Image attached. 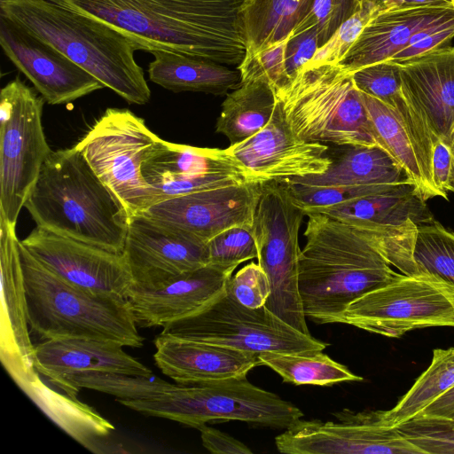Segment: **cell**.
Listing matches in <instances>:
<instances>
[{
    "mask_svg": "<svg viewBox=\"0 0 454 454\" xmlns=\"http://www.w3.org/2000/svg\"><path fill=\"white\" fill-rule=\"evenodd\" d=\"M401 184H368L353 186H301L283 184L288 190L294 202L304 215L318 213L325 208L342 204L359 198L387 192ZM412 184V183H411Z\"/></svg>",
    "mask_w": 454,
    "mask_h": 454,
    "instance_id": "37",
    "label": "cell"
},
{
    "mask_svg": "<svg viewBox=\"0 0 454 454\" xmlns=\"http://www.w3.org/2000/svg\"><path fill=\"white\" fill-rule=\"evenodd\" d=\"M384 411L334 413L338 422L300 419L275 438L286 454H421L395 427L383 422Z\"/></svg>",
    "mask_w": 454,
    "mask_h": 454,
    "instance_id": "13",
    "label": "cell"
},
{
    "mask_svg": "<svg viewBox=\"0 0 454 454\" xmlns=\"http://www.w3.org/2000/svg\"><path fill=\"white\" fill-rule=\"evenodd\" d=\"M124 34L137 51H164L239 67L247 54L246 0H50Z\"/></svg>",
    "mask_w": 454,
    "mask_h": 454,
    "instance_id": "1",
    "label": "cell"
},
{
    "mask_svg": "<svg viewBox=\"0 0 454 454\" xmlns=\"http://www.w3.org/2000/svg\"><path fill=\"white\" fill-rule=\"evenodd\" d=\"M413 258L419 272L438 275L454 286V231L436 220L418 226Z\"/></svg>",
    "mask_w": 454,
    "mask_h": 454,
    "instance_id": "36",
    "label": "cell"
},
{
    "mask_svg": "<svg viewBox=\"0 0 454 454\" xmlns=\"http://www.w3.org/2000/svg\"><path fill=\"white\" fill-rule=\"evenodd\" d=\"M380 10L377 0H359L355 12L336 29L324 45L317 50L311 59L303 67L338 64Z\"/></svg>",
    "mask_w": 454,
    "mask_h": 454,
    "instance_id": "38",
    "label": "cell"
},
{
    "mask_svg": "<svg viewBox=\"0 0 454 454\" xmlns=\"http://www.w3.org/2000/svg\"><path fill=\"white\" fill-rule=\"evenodd\" d=\"M276 96L302 140L382 148L352 74L338 65L301 67Z\"/></svg>",
    "mask_w": 454,
    "mask_h": 454,
    "instance_id": "6",
    "label": "cell"
},
{
    "mask_svg": "<svg viewBox=\"0 0 454 454\" xmlns=\"http://www.w3.org/2000/svg\"><path fill=\"white\" fill-rule=\"evenodd\" d=\"M142 175L158 194L157 203L204 190L259 182L227 148L197 147L161 138L144 160Z\"/></svg>",
    "mask_w": 454,
    "mask_h": 454,
    "instance_id": "14",
    "label": "cell"
},
{
    "mask_svg": "<svg viewBox=\"0 0 454 454\" xmlns=\"http://www.w3.org/2000/svg\"><path fill=\"white\" fill-rule=\"evenodd\" d=\"M226 95L215 123V131L224 135L230 145L254 136L271 119L277 96L268 80L240 81L239 85Z\"/></svg>",
    "mask_w": 454,
    "mask_h": 454,
    "instance_id": "30",
    "label": "cell"
},
{
    "mask_svg": "<svg viewBox=\"0 0 454 454\" xmlns=\"http://www.w3.org/2000/svg\"><path fill=\"white\" fill-rule=\"evenodd\" d=\"M0 45L6 58L50 105H65L105 88L51 45L0 17Z\"/></svg>",
    "mask_w": 454,
    "mask_h": 454,
    "instance_id": "19",
    "label": "cell"
},
{
    "mask_svg": "<svg viewBox=\"0 0 454 454\" xmlns=\"http://www.w3.org/2000/svg\"><path fill=\"white\" fill-rule=\"evenodd\" d=\"M155 364L177 384L247 376L261 365L258 355L203 341L160 333L154 340Z\"/></svg>",
    "mask_w": 454,
    "mask_h": 454,
    "instance_id": "23",
    "label": "cell"
},
{
    "mask_svg": "<svg viewBox=\"0 0 454 454\" xmlns=\"http://www.w3.org/2000/svg\"><path fill=\"white\" fill-rule=\"evenodd\" d=\"M207 264L236 270L258 256L252 226H234L214 236L207 243Z\"/></svg>",
    "mask_w": 454,
    "mask_h": 454,
    "instance_id": "40",
    "label": "cell"
},
{
    "mask_svg": "<svg viewBox=\"0 0 454 454\" xmlns=\"http://www.w3.org/2000/svg\"><path fill=\"white\" fill-rule=\"evenodd\" d=\"M227 149L261 183L321 174L332 163L327 145L302 140L294 133L278 98L268 124Z\"/></svg>",
    "mask_w": 454,
    "mask_h": 454,
    "instance_id": "18",
    "label": "cell"
},
{
    "mask_svg": "<svg viewBox=\"0 0 454 454\" xmlns=\"http://www.w3.org/2000/svg\"><path fill=\"white\" fill-rule=\"evenodd\" d=\"M261 186L252 229L258 264L270 285L265 306L294 329L310 334L299 291V231L305 215L283 184L269 181Z\"/></svg>",
    "mask_w": 454,
    "mask_h": 454,
    "instance_id": "9",
    "label": "cell"
},
{
    "mask_svg": "<svg viewBox=\"0 0 454 454\" xmlns=\"http://www.w3.org/2000/svg\"><path fill=\"white\" fill-rule=\"evenodd\" d=\"M454 387V348H435L430 365L390 410L384 411L383 422L397 427L420 413Z\"/></svg>",
    "mask_w": 454,
    "mask_h": 454,
    "instance_id": "34",
    "label": "cell"
},
{
    "mask_svg": "<svg viewBox=\"0 0 454 454\" xmlns=\"http://www.w3.org/2000/svg\"><path fill=\"white\" fill-rule=\"evenodd\" d=\"M454 38V12L417 31L391 59L403 63L429 51L449 46Z\"/></svg>",
    "mask_w": 454,
    "mask_h": 454,
    "instance_id": "43",
    "label": "cell"
},
{
    "mask_svg": "<svg viewBox=\"0 0 454 454\" xmlns=\"http://www.w3.org/2000/svg\"><path fill=\"white\" fill-rule=\"evenodd\" d=\"M402 91L427 124L434 142L449 143L454 129V46L400 64Z\"/></svg>",
    "mask_w": 454,
    "mask_h": 454,
    "instance_id": "22",
    "label": "cell"
},
{
    "mask_svg": "<svg viewBox=\"0 0 454 454\" xmlns=\"http://www.w3.org/2000/svg\"><path fill=\"white\" fill-rule=\"evenodd\" d=\"M318 213L349 225L401 226L414 223L419 226L435 220L427 201L416 193L411 183L387 192L335 205Z\"/></svg>",
    "mask_w": 454,
    "mask_h": 454,
    "instance_id": "28",
    "label": "cell"
},
{
    "mask_svg": "<svg viewBox=\"0 0 454 454\" xmlns=\"http://www.w3.org/2000/svg\"><path fill=\"white\" fill-rule=\"evenodd\" d=\"M116 401L144 415L197 429L207 422L229 420L286 429L303 417L294 403L252 384L247 376L177 384L174 389L151 400Z\"/></svg>",
    "mask_w": 454,
    "mask_h": 454,
    "instance_id": "7",
    "label": "cell"
},
{
    "mask_svg": "<svg viewBox=\"0 0 454 454\" xmlns=\"http://www.w3.org/2000/svg\"><path fill=\"white\" fill-rule=\"evenodd\" d=\"M448 145L450 148L451 153V170L449 183V192L454 193V129L451 132Z\"/></svg>",
    "mask_w": 454,
    "mask_h": 454,
    "instance_id": "50",
    "label": "cell"
},
{
    "mask_svg": "<svg viewBox=\"0 0 454 454\" xmlns=\"http://www.w3.org/2000/svg\"><path fill=\"white\" fill-rule=\"evenodd\" d=\"M34 357L39 373L61 390L66 377L79 372L153 374L148 367L126 353L121 345L93 339L43 340L35 345Z\"/></svg>",
    "mask_w": 454,
    "mask_h": 454,
    "instance_id": "24",
    "label": "cell"
},
{
    "mask_svg": "<svg viewBox=\"0 0 454 454\" xmlns=\"http://www.w3.org/2000/svg\"><path fill=\"white\" fill-rule=\"evenodd\" d=\"M362 98L382 149L402 168L416 193L425 201L441 197L425 174L411 139L395 111L373 97L362 93Z\"/></svg>",
    "mask_w": 454,
    "mask_h": 454,
    "instance_id": "32",
    "label": "cell"
},
{
    "mask_svg": "<svg viewBox=\"0 0 454 454\" xmlns=\"http://www.w3.org/2000/svg\"><path fill=\"white\" fill-rule=\"evenodd\" d=\"M451 170V153L447 143L439 140L434 144L432 155V180L441 198L448 200Z\"/></svg>",
    "mask_w": 454,
    "mask_h": 454,
    "instance_id": "47",
    "label": "cell"
},
{
    "mask_svg": "<svg viewBox=\"0 0 454 454\" xmlns=\"http://www.w3.org/2000/svg\"><path fill=\"white\" fill-rule=\"evenodd\" d=\"M20 244L69 283L93 293L126 298L133 280L122 253L35 227Z\"/></svg>",
    "mask_w": 454,
    "mask_h": 454,
    "instance_id": "16",
    "label": "cell"
},
{
    "mask_svg": "<svg viewBox=\"0 0 454 454\" xmlns=\"http://www.w3.org/2000/svg\"><path fill=\"white\" fill-rule=\"evenodd\" d=\"M299 255V291L306 317L340 323L357 298L400 273L362 231L322 213H309Z\"/></svg>",
    "mask_w": 454,
    "mask_h": 454,
    "instance_id": "2",
    "label": "cell"
},
{
    "mask_svg": "<svg viewBox=\"0 0 454 454\" xmlns=\"http://www.w3.org/2000/svg\"><path fill=\"white\" fill-rule=\"evenodd\" d=\"M284 43V66L289 78L307 64L320 47L317 34L309 29L286 39Z\"/></svg>",
    "mask_w": 454,
    "mask_h": 454,
    "instance_id": "45",
    "label": "cell"
},
{
    "mask_svg": "<svg viewBox=\"0 0 454 454\" xmlns=\"http://www.w3.org/2000/svg\"><path fill=\"white\" fill-rule=\"evenodd\" d=\"M453 12V5L382 9L336 65L352 74L366 66L391 59L417 31Z\"/></svg>",
    "mask_w": 454,
    "mask_h": 454,
    "instance_id": "25",
    "label": "cell"
},
{
    "mask_svg": "<svg viewBox=\"0 0 454 454\" xmlns=\"http://www.w3.org/2000/svg\"><path fill=\"white\" fill-rule=\"evenodd\" d=\"M173 384L154 376H135L112 372L86 371L69 374L62 392L77 398L81 388L112 395L116 400H151L174 389Z\"/></svg>",
    "mask_w": 454,
    "mask_h": 454,
    "instance_id": "35",
    "label": "cell"
},
{
    "mask_svg": "<svg viewBox=\"0 0 454 454\" xmlns=\"http://www.w3.org/2000/svg\"><path fill=\"white\" fill-rule=\"evenodd\" d=\"M234 270L206 265L152 290L132 286L126 300L140 327L164 326L194 316L220 298Z\"/></svg>",
    "mask_w": 454,
    "mask_h": 454,
    "instance_id": "21",
    "label": "cell"
},
{
    "mask_svg": "<svg viewBox=\"0 0 454 454\" xmlns=\"http://www.w3.org/2000/svg\"><path fill=\"white\" fill-rule=\"evenodd\" d=\"M261 365L276 372L284 382L294 385L332 386L364 379L334 361L323 350L301 353L267 352L258 355Z\"/></svg>",
    "mask_w": 454,
    "mask_h": 454,
    "instance_id": "33",
    "label": "cell"
},
{
    "mask_svg": "<svg viewBox=\"0 0 454 454\" xmlns=\"http://www.w3.org/2000/svg\"><path fill=\"white\" fill-rule=\"evenodd\" d=\"M160 139L129 110L108 108L74 147L131 218L158 202L142 166Z\"/></svg>",
    "mask_w": 454,
    "mask_h": 454,
    "instance_id": "8",
    "label": "cell"
},
{
    "mask_svg": "<svg viewBox=\"0 0 454 454\" xmlns=\"http://www.w3.org/2000/svg\"><path fill=\"white\" fill-rule=\"evenodd\" d=\"M419 414L447 419L454 422V387Z\"/></svg>",
    "mask_w": 454,
    "mask_h": 454,
    "instance_id": "48",
    "label": "cell"
},
{
    "mask_svg": "<svg viewBox=\"0 0 454 454\" xmlns=\"http://www.w3.org/2000/svg\"><path fill=\"white\" fill-rule=\"evenodd\" d=\"M0 359L17 386L35 377L26 289L16 227L0 216Z\"/></svg>",
    "mask_w": 454,
    "mask_h": 454,
    "instance_id": "20",
    "label": "cell"
},
{
    "mask_svg": "<svg viewBox=\"0 0 454 454\" xmlns=\"http://www.w3.org/2000/svg\"><path fill=\"white\" fill-rule=\"evenodd\" d=\"M0 17L57 49L128 103L149 102L137 48L119 30L50 0H1Z\"/></svg>",
    "mask_w": 454,
    "mask_h": 454,
    "instance_id": "4",
    "label": "cell"
},
{
    "mask_svg": "<svg viewBox=\"0 0 454 454\" xmlns=\"http://www.w3.org/2000/svg\"><path fill=\"white\" fill-rule=\"evenodd\" d=\"M149 79L153 83L173 91L204 92L216 96L228 94L240 83L238 67L212 60L164 51L151 53Z\"/></svg>",
    "mask_w": 454,
    "mask_h": 454,
    "instance_id": "29",
    "label": "cell"
},
{
    "mask_svg": "<svg viewBox=\"0 0 454 454\" xmlns=\"http://www.w3.org/2000/svg\"><path fill=\"white\" fill-rule=\"evenodd\" d=\"M203 446L216 454H251L253 451L243 442L218 429L203 425L198 428Z\"/></svg>",
    "mask_w": 454,
    "mask_h": 454,
    "instance_id": "46",
    "label": "cell"
},
{
    "mask_svg": "<svg viewBox=\"0 0 454 454\" xmlns=\"http://www.w3.org/2000/svg\"><path fill=\"white\" fill-rule=\"evenodd\" d=\"M44 101L19 77L0 92V216L15 227L52 152L42 122Z\"/></svg>",
    "mask_w": 454,
    "mask_h": 454,
    "instance_id": "10",
    "label": "cell"
},
{
    "mask_svg": "<svg viewBox=\"0 0 454 454\" xmlns=\"http://www.w3.org/2000/svg\"><path fill=\"white\" fill-rule=\"evenodd\" d=\"M176 337L221 345L256 355L324 350L328 344L292 327L265 305L252 309L226 292L201 312L163 326Z\"/></svg>",
    "mask_w": 454,
    "mask_h": 454,
    "instance_id": "12",
    "label": "cell"
},
{
    "mask_svg": "<svg viewBox=\"0 0 454 454\" xmlns=\"http://www.w3.org/2000/svg\"><path fill=\"white\" fill-rule=\"evenodd\" d=\"M133 286L152 290L207 265V243L142 214L129 218L122 252Z\"/></svg>",
    "mask_w": 454,
    "mask_h": 454,
    "instance_id": "17",
    "label": "cell"
},
{
    "mask_svg": "<svg viewBox=\"0 0 454 454\" xmlns=\"http://www.w3.org/2000/svg\"><path fill=\"white\" fill-rule=\"evenodd\" d=\"M421 454H454V422L418 414L395 427Z\"/></svg>",
    "mask_w": 454,
    "mask_h": 454,
    "instance_id": "39",
    "label": "cell"
},
{
    "mask_svg": "<svg viewBox=\"0 0 454 454\" xmlns=\"http://www.w3.org/2000/svg\"><path fill=\"white\" fill-rule=\"evenodd\" d=\"M340 323L390 338L416 329L454 327V286L433 273H402L351 302Z\"/></svg>",
    "mask_w": 454,
    "mask_h": 454,
    "instance_id": "11",
    "label": "cell"
},
{
    "mask_svg": "<svg viewBox=\"0 0 454 454\" xmlns=\"http://www.w3.org/2000/svg\"><path fill=\"white\" fill-rule=\"evenodd\" d=\"M358 4L359 0H314L308 15L291 32L287 39L305 30L314 29L321 47L355 12Z\"/></svg>",
    "mask_w": 454,
    "mask_h": 454,
    "instance_id": "41",
    "label": "cell"
},
{
    "mask_svg": "<svg viewBox=\"0 0 454 454\" xmlns=\"http://www.w3.org/2000/svg\"><path fill=\"white\" fill-rule=\"evenodd\" d=\"M313 3L314 0H246L241 9L246 57H254L285 42L308 15Z\"/></svg>",
    "mask_w": 454,
    "mask_h": 454,
    "instance_id": "31",
    "label": "cell"
},
{
    "mask_svg": "<svg viewBox=\"0 0 454 454\" xmlns=\"http://www.w3.org/2000/svg\"><path fill=\"white\" fill-rule=\"evenodd\" d=\"M29 329L43 340L93 339L141 348L126 298L76 286L46 267L20 241Z\"/></svg>",
    "mask_w": 454,
    "mask_h": 454,
    "instance_id": "5",
    "label": "cell"
},
{
    "mask_svg": "<svg viewBox=\"0 0 454 454\" xmlns=\"http://www.w3.org/2000/svg\"><path fill=\"white\" fill-rule=\"evenodd\" d=\"M452 1V4H453V6H454V0H451Z\"/></svg>",
    "mask_w": 454,
    "mask_h": 454,
    "instance_id": "51",
    "label": "cell"
},
{
    "mask_svg": "<svg viewBox=\"0 0 454 454\" xmlns=\"http://www.w3.org/2000/svg\"><path fill=\"white\" fill-rule=\"evenodd\" d=\"M262 183L251 182L204 190L156 203L142 215L207 243L234 226H253Z\"/></svg>",
    "mask_w": 454,
    "mask_h": 454,
    "instance_id": "15",
    "label": "cell"
},
{
    "mask_svg": "<svg viewBox=\"0 0 454 454\" xmlns=\"http://www.w3.org/2000/svg\"><path fill=\"white\" fill-rule=\"evenodd\" d=\"M24 207L39 228L123 252L129 217L74 146L50 153Z\"/></svg>",
    "mask_w": 454,
    "mask_h": 454,
    "instance_id": "3",
    "label": "cell"
},
{
    "mask_svg": "<svg viewBox=\"0 0 454 454\" xmlns=\"http://www.w3.org/2000/svg\"><path fill=\"white\" fill-rule=\"evenodd\" d=\"M59 427L93 452H106L105 439L114 427L92 407L59 392L38 373L19 387Z\"/></svg>",
    "mask_w": 454,
    "mask_h": 454,
    "instance_id": "26",
    "label": "cell"
},
{
    "mask_svg": "<svg viewBox=\"0 0 454 454\" xmlns=\"http://www.w3.org/2000/svg\"><path fill=\"white\" fill-rule=\"evenodd\" d=\"M331 159L332 163L324 173L281 183L301 186H353L401 184L410 181L392 156L378 146L344 145V149Z\"/></svg>",
    "mask_w": 454,
    "mask_h": 454,
    "instance_id": "27",
    "label": "cell"
},
{
    "mask_svg": "<svg viewBox=\"0 0 454 454\" xmlns=\"http://www.w3.org/2000/svg\"><path fill=\"white\" fill-rule=\"evenodd\" d=\"M228 288L240 304L252 309L264 306L270 294L269 278L258 262H254L232 275Z\"/></svg>",
    "mask_w": 454,
    "mask_h": 454,
    "instance_id": "44",
    "label": "cell"
},
{
    "mask_svg": "<svg viewBox=\"0 0 454 454\" xmlns=\"http://www.w3.org/2000/svg\"><path fill=\"white\" fill-rule=\"evenodd\" d=\"M352 77L359 91L386 105L402 91L400 64L392 60L366 66L352 73Z\"/></svg>",
    "mask_w": 454,
    "mask_h": 454,
    "instance_id": "42",
    "label": "cell"
},
{
    "mask_svg": "<svg viewBox=\"0 0 454 454\" xmlns=\"http://www.w3.org/2000/svg\"><path fill=\"white\" fill-rule=\"evenodd\" d=\"M381 10L392 7L406 6H450L453 5L451 0H377Z\"/></svg>",
    "mask_w": 454,
    "mask_h": 454,
    "instance_id": "49",
    "label": "cell"
}]
</instances>
